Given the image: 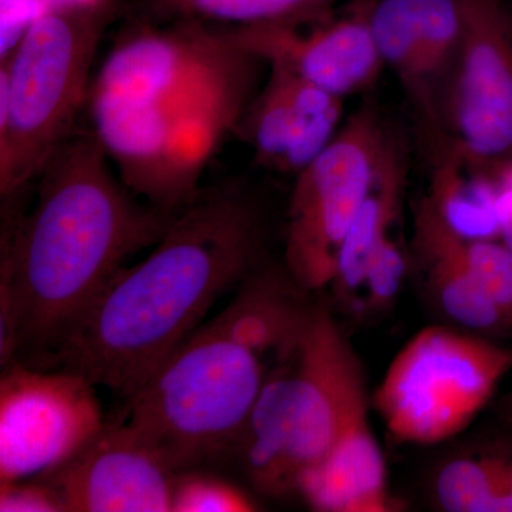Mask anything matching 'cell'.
Returning a JSON list of instances; mask_svg holds the SVG:
<instances>
[{"label":"cell","instance_id":"6da1fadb","mask_svg":"<svg viewBox=\"0 0 512 512\" xmlns=\"http://www.w3.org/2000/svg\"><path fill=\"white\" fill-rule=\"evenodd\" d=\"M8 225L0 262V362L46 369L130 256L154 247L173 212L133 194L92 130L74 131Z\"/></svg>","mask_w":512,"mask_h":512},{"label":"cell","instance_id":"7a4b0ae2","mask_svg":"<svg viewBox=\"0 0 512 512\" xmlns=\"http://www.w3.org/2000/svg\"><path fill=\"white\" fill-rule=\"evenodd\" d=\"M268 217L238 180L202 187L151 254L100 293L46 369L79 373L128 400L268 254Z\"/></svg>","mask_w":512,"mask_h":512},{"label":"cell","instance_id":"3957f363","mask_svg":"<svg viewBox=\"0 0 512 512\" xmlns=\"http://www.w3.org/2000/svg\"><path fill=\"white\" fill-rule=\"evenodd\" d=\"M367 406L359 356L332 312L315 303L298 348L269 370L235 453L259 493L284 497Z\"/></svg>","mask_w":512,"mask_h":512},{"label":"cell","instance_id":"277c9868","mask_svg":"<svg viewBox=\"0 0 512 512\" xmlns=\"http://www.w3.org/2000/svg\"><path fill=\"white\" fill-rule=\"evenodd\" d=\"M124 2L52 6L0 60V195L16 200L76 131L97 50Z\"/></svg>","mask_w":512,"mask_h":512},{"label":"cell","instance_id":"5b68a950","mask_svg":"<svg viewBox=\"0 0 512 512\" xmlns=\"http://www.w3.org/2000/svg\"><path fill=\"white\" fill-rule=\"evenodd\" d=\"M271 367L217 323L200 326L127 400V421L175 474L235 453Z\"/></svg>","mask_w":512,"mask_h":512},{"label":"cell","instance_id":"8992f818","mask_svg":"<svg viewBox=\"0 0 512 512\" xmlns=\"http://www.w3.org/2000/svg\"><path fill=\"white\" fill-rule=\"evenodd\" d=\"M264 67L227 26L151 23L131 15L92 87L157 101L225 137L261 86Z\"/></svg>","mask_w":512,"mask_h":512},{"label":"cell","instance_id":"52a82bcc","mask_svg":"<svg viewBox=\"0 0 512 512\" xmlns=\"http://www.w3.org/2000/svg\"><path fill=\"white\" fill-rule=\"evenodd\" d=\"M511 367V350L480 333L427 326L393 357L373 403L394 440L444 443L476 420Z\"/></svg>","mask_w":512,"mask_h":512},{"label":"cell","instance_id":"ba28073f","mask_svg":"<svg viewBox=\"0 0 512 512\" xmlns=\"http://www.w3.org/2000/svg\"><path fill=\"white\" fill-rule=\"evenodd\" d=\"M394 133L365 106L295 175L286 212L284 265L305 291L332 286L340 252Z\"/></svg>","mask_w":512,"mask_h":512},{"label":"cell","instance_id":"9c48e42d","mask_svg":"<svg viewBox=\"0 0 512 512\" xmlns=\"http://www.w3.org/2000/svg\"><path fill=\"white\" fill-rule=\"evenodd\" d=\"M84 111L114 170L138 198L177 214L200 194L220 133L157 101L96 87Z\"/></svg>","mask_w":512,"mask_h":512},{"label":"cell","instance_id":"30bf717a","mask_svg":"<svg viewBox=\"0 0 512 512\" xmlns=\"http://www.w3.org/2000/svg\"><path fill=\"white\" fill-rule=\"evenodd\" d=\"M464 28L441 109V146L494 175L512 165V10L463 0Z\"/></svg>","mask_w":512,"mask_h":512},{"label":"cell","instance_id":"8fae6325","mask_svg":"<svg viewBox=\"0 0 512 512\" xmlns=\"http://www.w3.org/2000/svg\"><path fill=\"white\" fill-rule=\"evenodd\" d=\"M96 387L63 369L13 362L0 379V484L45 477L106 426Z\"/></svg>","mask_w":512,"mask_h":512},{"label":"cell","instance_id":"7c38bea8","mask_svg":"<svg viewBox=\"0 0 512 512\" xmlns=\"http://www.w3.org/2000/svg\"><path fill=\"white\" fill-rule=\"evenodd\" d=\"M242 49L281 64L340 99L372 89L384 72L367 18V0L318 18L229 28Z\"/></svg>","mask_w":512,"mask_h":512},{"label":"cell","instance_id":"4fadbf2b","mask_svg":"<svg viewBox=\"0 0 512 512\" xmlns=\"http://www.w3.org/2000/svg\"><path fill=\"white\" fill-rule=\"evenodd\" d=\"M367 18L384 70L402 86L436 153L444 93L463 36V0H367Z\"/></svg>","mask_w":512,"mask_h":512},{"label":"cell","instance_id":"5bb4252c","mask_svg":"<svg viewBox=\"0 0 512 512\" xmlns=\"http://www.w3.org/2000/svg\"><path fill=\"white\" fill-rule=\"evenodd\" d=\"M175 476L124 421L106 424L72 460L39 480L56 491L64 512H171Z\"/></svg>","mask_w":512,"mask_h":512},{"label":"cell","instance_id":"9a60e30c","mask_svg":"<svg viewBox=\"0 0 512 512\" xmlns=\"http://www.w3.org/2000/svg\"><path fill=\"white\" fill-rule=\"evenodd\" d=\"M248 101L232 136L252 150L265 170L295 177L332 143L343 123V99L281 66Z\"/></svg>","mask_w":512,"mask_h":512},{"label":"cell","instance_id":"2e32d148","mask_svg":"<svg viewBox=\"0 0 512 512\" xmlns=\"http://www.w3.org/2000/svg\"><path fill=\"white\" fill-rule=\"evenodd\" d=\"M298 494L320 512H397L386 461L363 407L346 424L332 450L299 477Z\"/></svg>","mask_w":512,"mask_h":512},{"label":"cell","instance_id":"e0dca14e","mask_svg":"<svg viewBox=\"0 0 512 512\" xmlns=\"http://www.w3.org/2000/svg\"><path fill=\"white\" fill-rule=\"evenodd\" d=\"M309 293L284 262L266 261L235 289L234 299L212 322L275 366L288 360L301 342L315 306Z\"/></svg>","mask_w":512,"mask_h":512},{"label":"cell","instance_id":"ac0fdd59","mask_svg":"<svg viewBox=\"0 0 512 512\" xmlns=\"http://www.w3.org/2000/svg\"><path fill=\"white\" fill-rule=\"evenodd\" d=\"M413 249L431 301L448 322L484 336L511 328L468 268L460 237L448 227L429 195L414 212Z\"/></svg>","mask_w":512,"mask_h":512},{"label":"cell","instance_id":"d6986e66","mask_svg":"<svg viewBox=\"0 0 512 512\" xmlns=\"http://www.w3.org/2000/svg\"><path fill=\"white\" fill-rule=\"evenodd\" d=\"M406 180V154L399 138L394 136L340 252L338 271L332 284L340 295L362 291L373 252L384 239L394 234L402 211Z\"/></svg>","mask_w":512,"mask_h":512},{"label":"cell","instance_id":"ffe728a7","mask_svg":"<svg viewBox=\"0 0 512 512\" xmlns=\"http://www.w3.org/2000/svg\"><path fill=\"white\" fill-rule=\"evenodd\" d=\"M429 198L448 227L468 239H497L493 177L451 153L434 156Z\"/></svg>","mask_w":512,"mask_h":512},{"label":"cell","instance_id":"44dd1931","mask_svg":"<svg viewBox=\"0 0 512 512\" xmlns=\"http://www.w3.org/2000/svg\"><path fill=\"white\" fill-rule=\"evenodd\" d=\"M339 0H138L133 16L151 23L238 26L318 18Z\"/></svg>","mask_w":512,"mask_h":512},{"label":"cell","instance_id":"7402d4cb","mask_svg":"<svg viewBox=\"0 0 512 512\" xmlns=\"http://www.w3.org/2000/svg\"><path fill=\"white\" fill-rule=\"evenodd\" d=\"M434 498L447 512H505L504 490L495 456L448 460L434 477Z\"/></svg>","mask_w":512,"mask_h":512},{"label":"cell","instance_id":"603a6c76","mask_svg":"<svg viewBox=\"0 0 512 512\" xmlns=\"http://www.w3.org/2000/svg\"><path fill=\"white\" fill-rule=\"evenodd\" d=\"M460 248L478 284L512 328V249L500 239L463 237Z\"/></svg>","mask_w":512,"mask_h":512},{"label":"cell","instance_id":"cb8c5ba5","mask_svg":"<svg viewBox=\"0 0 512 512\" xmlns=\"http://www.w3.org/2000/svg\"><path fill=\"white\" fill-rule=\"evenodd\" d=\"M258 505L237 485L183 471L175 476L171 512H251Z\"/></svg>","mask_w":512,"mask_h":512},{"label":"cell","instance_id":"d4e9b609","mask_svg":"<svg viewBox=\"0 0 512 512\" xmlns=\"http://www.w3.org/2000/svg\"><path fill=\"white\" fill-rule=\"evenodd\" d=\"M406 271V252L394 234L389 235L373 252L367 264L362 284L367 306L373 311L389 308L402 289Z\"/></svg>","mask_w":512,"mask_h":512},{"label":"cell","instance_id":"484cf974","mask_svg":"<svg viewBox=\"0 0 512 512\" xmlns=\"http://www.w3.org/2000/svg\"><path fill=\"white\" fill-rule=\"evenodd\" d=\"M2 512H64L56 491L39 478L0 485Z\"/></svg>","mask_w":512,"mask_h":512},{"label":"cell","instance_id":"4316f807","mask_svg":"<svg viewBox=\"0 0 512 512\" xmlns=\"http://www.w3.org/2000/svg\"><path fill=\"white\" fill-rule=\"evenodd\" d=\"M49 8V0H0V60L10 55L26 30Z\"/></svg>","mask_w":512,"mask_h":512},{"label":"cell","instance_id":"83f0119b","mask_svg":"<svg viewBox=\"0 0 512 512\" xmlns=\"http://www.w3.org/2000/svg\"><path fill=\"white\" fill-rule=\"evenodd\" d=\"M503 483L505 512H512V458L495 456Z\"/></svg>","mask_w":512,"mask_h":512},{"label":"cell","instance_id":"f1b7e54d","mask_svg":"<svg viewBox=\"0 0 512 512\" xmlns=\"http://www.w3.org/2000/svg\"><path fill=\"white\" fill-rule=\"evenodd\" d=\"M120 2V0H49L50 8L52 6H101L107 3Z\"/></svg>","mask_w":512,"mask_h":512}]
</instances>
